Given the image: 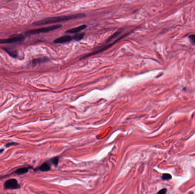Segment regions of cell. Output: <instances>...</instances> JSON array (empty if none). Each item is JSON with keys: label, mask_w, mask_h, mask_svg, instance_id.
Here are the masks:
<instances>
[{"label": "cell", "mask_w": 195, "mask_h": 194, "mask_svg": "<svg viewBox=\"0 0 195 194\" xmlns=\"http://www.w3.org/2000/svg\"><path fill=\"white\" fill-rule=\"evenodd\" d=\"M85 14L80 13V14H71L67 16H58V17H51L43 19L41 21L36 22L33 24L35 26H41V25H49L55 23H59L65 21H70L74 19L81 18L85 17Z\"/></svg>", "instance_id": "1"}, {"label": "cell", "mask_w": 195, "mask_h": 194, "mask_svg": "<svg viewBox=\"0 0 195 194\" xmlns=\"http://www.w3.org/2000/svg\"><path fill=\"white\" fill-rule=\"evenodd\" d=\"M62 26L61 25H55L48 26L46 27L33 29V30H30L26 31V34L29 35H33V34H38L45 33H48L57 29H60L61 27H62Z\"/></svg>", "instance_id": "2"}, {"label": "cell", "mask_w": 195, "mask_h": 194, "mask_svg": "<svg viewBox=\"0 0 195 194\" xmlns=\"http://www.w3.org/2000/svg\"><path fill=\"white\" fill-rule=\"evenodd\" d=\"M128 35V34H126V35H123V36H122V37H121L119 38L118 39H116V41H115L113 42L112 43H111L110 44H109V45H107L104 46L103 47H102V48L100 49L99 50H96V51H95V52H93V53H92L91 54H88V55H85V56H83V57L81 58V59H84V58H87V57H88L92 56V55H96V54H98V53H99L100 52H102V51H105V50L108 49V48H110V47L112 46V45H115V44L116 43H117L118 42L121 40L122 38H123L126 37V35Z\"/></svg>", "instance_id": "3"}, {"label": "cell", "mask_w": 195, "mask_h": 194, "mask_svg": "<svg viewBox=\"0 0 195 194\" xmlns=\"http://www.w3.org/2000/svg\"><path fill=\"white\" fill-rule=\"evenodd\" d=\"M4 187L5 189L9 190H15L20 188V185L15 179H10L6 181L4 183Z\"/></svg>", "instance_id": "4"}, {"label": "cell", "mask_w": 195, "mask_h": 194, "mask_svg": "<svg viewBox=\"0 0 195 194\" xmlns=\"http://www.w3.org/2000/svg\"><path fill=\"white\" fill-rule=\"evenodd\" d=\"M24 39H25L24 37H23L22 35H18V36L10 38H8V39H0V44L16 43V42L22 41L24 40Z\"/></svg>", "instance_id": "5"}, {"label": "cell", "mask_w": 195, "mask_h": 194, "mask_svg": "<svg viewBox=\"0 0 195 194\" xmlns=\"http://www.w3.org/2000/svg\"><path fill=\"white\" fill-rule=\"evenodd\" d=\"M73 39V37L67 35V36H63L61 37L57 38L56 39L54 40V43H67V42H69Z\"/></svg>", "instance_id": "6"}, {"label": "cell", "mask_w": 195, "mask_h": 194, "mask_svg": "<svg viewBox=\"0 0 195 194\" xmlns=\"http://www.w3.org/2000/svg\"><path fill=\"white\" fill-rule=\"evenodd\" d=\"M86 25H82V26H80L77 27H75V28H73V29H69V30H67L65 33H66L70 34L77 33L79 32V31L83 30V29H86Z\"/></svg>", "instance_id": "7"}, {"label": "cell", "mask_w": 195, "mask_h": 194, "mask_svg": "<svg viewBox=\"0 0 195 194\" xmlns=\"http://www.w3.org/2000/svg\"><path fill=\"white\" fill-rule=\"evenodd\" d=\"M49 61V59L46 57H42V58H39L37 59H35L32 60V64L33 66H36L37 64H39L41 63H43L45 62Z\"/></svg>", "instance_id": "8"}, {"label": "cell", "mask_w": 195, "mask_h": 194, "mask_svg": "<svg viewBox=\"0 0 195 194\" xmlns=\"http://www.w3.org/2000/svg\"><path fill=\"white\" fill-rule=\"evenodd\" d=\"M51 168H50V166L49 163H47V162L45 163H43L42 165L38 170L41 171H50Z\"/></svg>", "instance_id": "9"}, {"label": "cell", "mask_w": 195, "mask_h": 194, "mask_svg": "<svg viewBox=\"0 0 195 194\" xmlns=\"http://www.w3.org/2000/svg\"><path fill=\"white\" fill-rule=\"evenodd\" d=\"M29 171V168L28 167H22L19 169L16 170L15 173L18 175H21L24 174L26 173Z\"/></svg>", "instance_id": "10"}, {"label": "cell", "mask_w": 195, "mask_h": 194, "mask_svg": "<svg viewBox=\"0 0 195 194\" xmlns=\"http://www.w3.org/2000/svg\"><path fill=\"white\" fill-rule=\"evenodd\" d=\"M85 35L84 33H81L77 34L76 35H75L73 37V39H74L77 41H79L80 40L82 39L84 36Z\"/></svg>", "instance_id": "11"}, {"label": "cell", "mask_w": 195, "mask_h": 194, "mask_svg": "<svg viewBox=\"0 0 195 194\" xmlns=\"http://www.w3.org/2000/svg\"><path fill=\"white\" fill-rule=\"evenodd\" d=\"M172 178V175L168 173L163 174L162 179L163 181H170Z\"/></svg>", "instance_id": "12"}, {"label": "cell", "mask_w": 195, "mask_h": 194, "mask_svg": "<svg viewBox=\"0 0 195 194\" xmlns=\"http://www.w3.org/2000/svg\"><path fill=\"white\" fill-rule=\"evenodd\" d=\"M3 49H4L9 55H10L11 57H12L13 58H17L18 55H17V52H16V51H9V50L6 49H5V48H4Z\"/></svg>", "instance_id": "13"}, {"label": "cell", "mask_w": 195, "mask_h": 194, "mask_svg": "<svg viewBox=\"0 0 195 194\" xmlns=\"http://www.w3.org/2000/svg\"><path fill=\"white\" fill-rule=\"evenodd\" d=\"M51 163L55 166V167H57L58 165V162H59V158L58 157H55L53 158H51L50 159Z\"/></svg>", "instance_id": "14"}, {"label": "cell", "mask_w": 195, "mask_h": 194, "mask_svg": "<svg viewBox=\"0 0 195 194\" xmlns=\"http://www.w3.org/2000/svg\"><path fill=\"white\" fill-rule=\"evenodd\" d=\"M121 33V31H117V32H116L114 34L112 35V36H111V37L110 38H108V40L107 41V42H108L111 41L112 39H114L116 37H117L118 35H119V34H120Z\"/></svg>", "instance_id": "15"}, {"label": "cell", "mask_w": 195, "mask_h": 194, "mask_svg": "<svg viewBox=\"0 0 195 194\" xmlns=\"http://www.w3.org/2000/svg\"><path fill=\"white\" fill-rule=\"evenodd\" d=\"M189 39L191 43L193 45H195V35H191L189 36Z\"/></svg>", "instance_id": "16"}, {"label": "cell", "mask_w": 195, "mask_h": 194, "mask_svg": "<svg viewBox=\"0 0 195 194\" xmlns=\"http://www.w3.org/2000/svg\"><path fill=\"white\" fill-rule=\"evenodd\" d=\"M167 192V189L164 188V189H163L162 190H160L159 191H158V193L156 194H166Z\"/></svg>", "instance_id": "17"}, {"label": "cell", "mask_w": 195, "mask_h": 194, "mask_svg": "<svg viewBox=\"0 0 195 194\" xmlns=\"http://www.w3.org/2000/svg\"><path fill=\"white\" fill-rule=\"evenodd\" d=\"M18 144H17V143H16V142H11V143H8V144L6 145V147H9V146H12V145H18Z\"/></svg>", "instance_id": "18"}, {"label": "cell", "mask_w": 195, "mask_h": 194, "mask_svg": "<svg viewBox=\"0 0 195 194\" xmlns=\"http://www.w3.org/2000/svg\"><path fill=\"white\" fill-rule=\"evenodd\" d=\"M4 149H0V154H1V153H2V152H4Z\"/></svg>", "instance_id": "19"}]
</instances>
